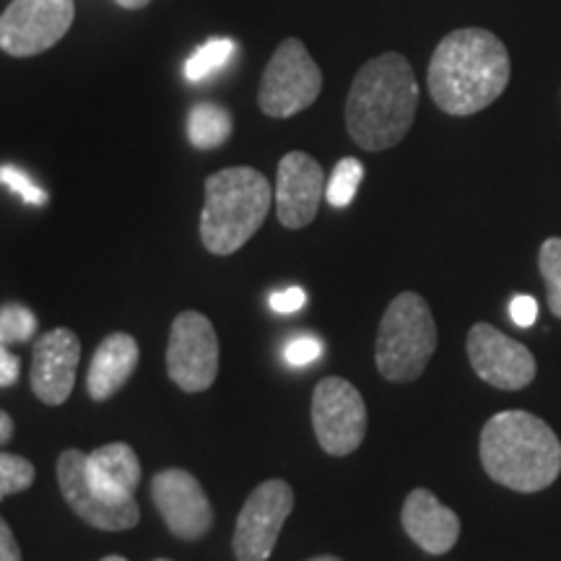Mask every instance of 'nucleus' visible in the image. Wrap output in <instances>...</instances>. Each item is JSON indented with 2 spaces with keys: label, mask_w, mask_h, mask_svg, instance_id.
<instances>
[{
  "label": "nucleus",
  "mask_w": 561,
  "mask_h": 561,
  "mask_svg": "<svg viewBox=\"0 0 561 561\" xmlns=\"http://www.w3.org/2000/svg\"><path fill=\"white\" fill-rule=\"evenodd\" d=\"M512 76L504 42L489 30H455L439 42L432 55L430 94L442 112L468 117L494 104Z\"/></svg>",
  "instance_id": "obj_1"
},
{
  "label": "nucleus",
  "mask_w": 561,
  "mask_h": 561,
  "mask_svg": "<svg viewBox=\"0 0 561 561\" xmlns=\"http://www.w3.org/2000/svg\"><path fill=\"white\" fill-rule=\"evenodd\" d=\"M419 107V83L411 62L385 53L364 62L346 100V128L364 151L398 146L411 130Z\"/></svg>",
  "instance_id": "obj_2"
},
{
  "label": "nucleus",
  "mask_w": 561,
  "mask_h": 561,
  "mask_svg": "<svg viewBox=\"0 0 561 561\" xmlns=\"http://www.w3.org/2000/svg\"><path fill=\"white\" fill-rule=\"evenodd\" d=\"M481 466L491 481L512 491L549 489L561 473V442L543 419L528 411H502L481 432Z\"/></svg>",
  "instance_id": "obj_3"
},
{
  "label": "nucleus",
  "mask_w": 561,
  "mask_h": 561,
  "mask_svg": "<svg viewBox=\"0 0 561 561\" xmlns=\"http://www.w3.org/2000/svg\"><path fill=\"white\" fill-rule=\"evenodd\" d=\"M273 203V187L252 167H229L206 180L201 214V242L210 255H234L263 227Z\"/></svg>",
  "instance_id": "obj_4"
},
{
  "label": "nucleus",
  "mask_w": 561,
  "mask_h": 561,
  "mask_svg": "<svg viewBox=\"0 0 561 561\" xmlns=\"http://www.w3.org/2000/svg\"><path fill=\"white\" fill-rule=\"evenodd\" d=\"M437 348V325L424 297L403 291L390 301L377 331V369L390 382L419 380Z\"/></svg>",
  "instance_id": "obj_5"
},
{
  "label": "nucleus",
  "mask_w": 561,
  "mask_h": 561,
  "mask_svg": "<svg viewBox=\"0 0 561 561\" xmlns=\"http://www.w3.org/2000/svg\"><path fill=\"white\" fill-rule=\"evenodd\" d=\"M322 91V70L305 42L284 39L265 66L257 104L268 117H294L312 107Z\"/></svg>",
  "instance_id": "obj_6"
},
{
  "label": "nucleus",
  "mask_w": 561,
  "mask_h": 561,
  "mask_svg": "<svg viewBox=\"0 0 561 561\" xmlns=\"http://www.w3.org/2000/svg\"><path fill=\"white\" fill-rule=\"evenodd\" d=\"M312 426L320 447L333 458L359 450L367 437V403L343 377H325L312 392Z\"/></svg>",
  "instance_id": "obj_7"
},
{
  "label": "nucleus",
  "mask_w": 561,
  "mask_h": 561,
  "mask_svg": "<svg viewBox=\"0 0 561 561\" xmlns=\"http://www.w3.org/2000/svg\"><path fill=\"white\" fill-rule=\"evenodd\" d=\"M73 0H11L0 13V50L11 58L47 53L73 24Z\"/></svg>",
  "instance_id": "obj_8"
},
{
  "label": "nucleus",
  "mask_w": 561,
  "mask_h": 561,
  "mask_svg": "<svg viewBox=\"0 0 561 561\" xmlns=\"http://www.w3.org/2000/svg\"><path fill=\"white\" fill-rule=\"evenodd\" d=\"M170 380L185 392H203L219 375V339L214 322L201 312H180L167 343Z\"/></svg>",
  "instance_id": "obj_9"
},
{
  "label": "nucleus",
  "mask_w": 561,
  "mask_h": 561,
  "mask_svg": "<svg viewBox=\"0 0 561 561\" xmlns=\"http://www.w3.org/2000/svg\"><path fill=\"white\" fill-rule=\"evenodd\" d=\"M291 510L294 491L286 481L271 479L252 489L237 517L231 541L237 561H268Z\"/></svg>",
  "instance_id": "obj_10"
},
{
  "label": "nucleus",
  "mask_w": 561,
  "mask_h": 561,
  "mask_svg": "<svg viewBox=\"0 0 561 561\" xmlns=\"http://www.w3.org/2000/svg\"><path fill=\"white\" fill-rule=\"evenodd\" d=\"M58 483L62 500L83 523L96 530H130L140 520V510L136 500L117 502L110 500L104 491L91 483L87 473V453L66 450L58 458Z\"/></svg>",
  "instance_id": "obj_11"
},
{
  "label": "nucleus",
  "mask_w": 561,
  "mask_h": 561,
  "mask_svg": "<svg viewBox=\"0 0 561 561\" xmlns=\"http://www.w3.org/2000/svg\"><path fill=\"white\" fill-rule=\"evenodd\" d=\"M468 359L476 375L496 390H523L536 377L530 348L489 322H479L468 333Z\"/></svg>",
  "instance_id": "obj_12"
},
{
  "label": "nucleus",
  "mask_w": 561,
  "mask_h": 561,
  "mask_svg": "<svg viewBox=\"0 0 561 561\" xmlns=\"http://www.w3.org/2000/svg\"><path fill=\"white\" fill-rule=\"evenodd\" d=\"M151 500L172 536L198 541L214 525V507L193 473L182 468L159 471L151 481Z\"/></svg>",
  "instance_id": "obj_13"
},
{
  "label": "nucleus",
  "mask_w": 561,
  "mask_h": 561,
  "mask_svg": "<svg viewBox=\"0 0 561 561\" xmlns=\"http://www.w3.org/2000/svg\"><path fill=\"white\" fill-rule=\"evenodd\" d=\"M325 198V172L320 161L305 151H291L278 161L273 201L276 216L286 229L310 227Z\"/></svg>",
  "instance_id": "obj_14"
},
{
  "label": "nucleus",
  "mask_w": 561,
  "mask_h": 561,
  "mask_svg": "<svg viewBox=\"0 0 561 561\" xmlns=\"http://www.w3.org/2000/svg\"><path fill=\"white\" fill-rule=\"evenodd\" d=\"M81 362V341L68 328L39 335L32 348V392L45 405H62L76 385Z\"/></svg>",
  "instance_id": "obj_15"
},
{
  "label": "nucleus",
  "mask_w": 561,
  "mask_h": 561,
  "mask_svg": "<svg viewBox=\"0 0 561 561\" xmlns=\"http://www.w3.org/2000/svg\"><path fill=\"white\" fill-rule=\"evenodd\" d=\"M403 530L421 551L442 557L458 543L460 517L445 507L430 489H413L401 512Z\"/></svg>",
  "instance_id": "obj_16"
},
{
  "label": "nucleus",
  "mask_w": 561,
  "mask_h": 561,
  "mask_svg": "<svg viewBox=\"0 0 561 561\" xmlns=\"http://www.w3.org/2000/svg\"><path fill=\"white\" fill-rule=\"evenodd\" d=\"M140 348L133 335L112 333L94 351V359L89 364L87 390L91 401H110L117 390L125 388L133 371L138 369Z\"/></svg>",
  "instance_id": "obj_17"
},
{
  "label": "nucleus",
  "mask_w": 561,
  "mask_h": 561,
  "mask_svg": "<svg viewBox=\"0 0 561 561\" xmlns=\"http://www.w3.org/2000/svg\"><path fill=\"white\" fill-rule=\"evenodd\" d=\"M87 473L96 489L110 500L128 502L136 500L140 483V460L136 450L125 442H110L87 455Z\"/></svg>",
  "instance_id": "obj_18"
},
{
  "label": "nucleus",
  "mask_w": 561,
  "mask_h": 561,
  "mask_svg": "<svg viewBox=\"0 0 561 561\" xmlns=\"http://www.w3.org/2000/svg\"><path fill=\"white\" fill-rule=\"evenodd\" d=\"M231 136V115L219 104L201 102L187 115V138L195 149H219Z\"/></svg>",
  "instance_id": "obj_19"
},
{
  "label": "nucleus",
  "mask_w": 561,
  "mask_h": 561,
  "mask_svg": "<svg viewBox=\"0 0 561 561\" xmlns=\"http://www.w3.org/2000/svg\"><path fill=\"white\" fill-rule=\"evenodd\" d=\"M234 53L237 47L231 39H224V37L208 39L206 45L198 47V50L193 53V58L185 62V79L193 83L210 79V76L219 73V70L234 58Z\"/></svg>",
  "instance_id": "obj_20"
},
{
  "label": "nucleus",
  "mask_w": 561,
  "mask_h": 561,
  "mask_svg": "<svg viewBox=\"0 0 561 561\" xmlns=\"http://www.w3.org/2000/svg\"><path fill=\"white\" fill-rule=\"evenodd\" d=\"M364 180V164L359 159L346 157L335 164V170L331 174L325 185V201L331 203L333 208H346L354 201L356 191H359Z\"/></svg>",
  "instance_id": "obj_21"
},
{
  "label": "nucleus",
  "mask_w": 561,
  "mask_h": 561,
  "mask_svg": "<svg viewBox=\"0 0 561 561\" xmlns=\"http://www.w3.org/2000/svg\"><path fill=\"white\" fill-rule=\"evenodd\" d=\"M37 333V314L24 305L0 307V343H24Z\"/></svg>",
  "instance_id": "obj_22"
},
{
  "label": "nucleus",
  "mask_w": 561,
  "mask_h": 561,
  "mask_svg": "<svg viewBox=\"0 0 561 561\" xmlns=\"http://www.w3.org/2000/svg\"><path fill=\"white\" fill-rule=\"evenodd\" d=\"M34 476H37L34 462L21 458V455L0 453V500L30 489L34 483Z\"/></svg>",
  "instance_id": "obj_23"
},
{
  "label": "nucleus",
  "mask_w": 561,
  "mask_h": 561,
  "mask_svg": "<svg viewBox=\"0 0 561 561\" xmlns=\"http://www.w3.org/2000/svg\"><path fill=\"white\" fill-rule=\"evenodd\" d=\"M538 265H541L546 289H549L551 312L561 318V237H551L543 242L538 252Z\"/></svg>",
  "instance_id": "obj_24"
},
{
  "label": "nucleus",
  "mask_w": 561,
  "mask_h": 561,
  "mask_svg": "<svg viewBox=\"0 0 561 561\" xmlns=\"http://www.w3.org/2000/svg\"><path fill=\"white\" fill-rule=\"evenodd\" d=\"M0 185L9 187L11 193H16L21 201L30 203V206H45L47 203V193L34 182L30 174L21 172L19 167L3 164L0 167Z\"/></svg>",
  "instance_id": "obj_25"
},
{
  "label": "nucleus",
  "mask_w": 561,
  "mask_h": 561,
  "mask_svg": "<svg viewBox=\"0 0 561 561\" xmlns=\"http://www.w3.org/2000/svg\"><path fill=\"white\" fill-rule=\"evenodd\" d=\"M322 351H325V346H322L318 339H312V335H299V339L286 343L284 359L289 362L291 367H307V364H314L320 359Z\"/></svg>",
  "instance_id": "obj_26"
},
{
  "label": "nucleus",
  "mask_w": 561,
  "mask_h": 561,
  "mask_svg": "<svg viewBox=\"0 0 561 561\" xmlns=\"http://www.w3.org/2000/svg\"><path fill=\"white\" fill-rule=\"evenodd\" d=\"M510 318L517 328H530L536 325L538 320V301L528 297V294H517L515 299L510 301Z\"/></svg>",
  "instance_id": "obj_27"
},
{
  "label": "nucleus",
  "mask_w": 561,
  "mask_h": 561,
  "mask_svg": "<svg viewBox=\"0 0 561 561\" xmlns=\"http://www.w3.org/2000/svg\"><path fill=\"white\" fill-rule=\"evenodd\" d=\"M305 305H307V294H305V289H299V286L276 291L271 297V310L278 312V314H291V312L301 310Z\"/></svg>",
  "instance_id": "obj_28"
},
{
  "label": "nucleus",
  "mask_w": 561,
  "mask_h": 561,
  "mask_svg": "<svg viewBox=\"0 0 561 561\" xmlns=\"http://www.w3.org/2000/svg\"><path fill=\"white\" fill-rule=\"evenodd\" d=\"M19 371H21L19 356L11 354V351L0 343V388H11V385H16Z\"/></svg>",
  "instance_id": "obj_29"
},
{
  "label": "nucleus",
  "mask_w": 561,
  "mask_h": 561,
  "mask_svg": "<svg viewBox=\"0 0 561 561\" xmlns=\"http://www.w3.org/2000/svg\"><path fill=\"white\" fill-rule=\"evenodd\" d=\"M0 561H21V549L11 525L0 517Z\"/></svg>",
  "instance_id": "obj_30"
},
{
  "label": "nucleus",
  "mask_w": 561,
  "mask_h": 561,
  "mask_svg": "<svg viewBox=\"0 0 561 561\" xmlns=\"http://www.w3.org/2000/svg\"><path fill=\"white\" fill-rule=\"evenodd\" d=\"M11 437H13V419L0 409V447H3L5 442H11Z\"/></svg>",
  "instance_id": "obj_31"
},
{
  "label": "nucleus",
  "mask_w": 561,
  "mask_h": 561,
  "mask_svg": "<svg viewBox=\"0 0 561 561\" xmlns=\"http://www.w3.org/2000/svg\"><path fill=\"white\" fill-rule=\"evenodd\" d=\"M149 3L151 0H117V5H123V9H128V11H140V9H146Z\"/></svg>",
  "instance_id": "obj_32"
},
{
  "label": "nucleus",
  "mask_w": 561,
  "mask_h": 561,
  "mask_svg": "<svg viewBox=\"0 0 561 561\" xmlns=\"http://www.w3.org/2000/svg\"><path fill=\"white\" fill-rule=\"evenodd\" d=\"M310 561H341V559L339 557H328V553H325V557H314Z\"/></svg>",
  "instance_id": "obj_33"
},
{
  "label": "nucleus",
  "mask_w": 561,
  "mask_h": 561,
  "mask_svg": "<svg viewBox=\"0 0 561 561\" xmlns=\"http://www.w3.org/2000/svg\"><path fill=\"white\" fill-rule=\"evenodd\" d=\"M102 561H128V559H123V557H104Z\"/></svg>",
  "instance_id": "obj_34"
},
{
  "label": "nucleus",
  "mask_w": 561,
  "mask_h": 561,
  "mask_svg": "<svg viewBox=\"0 0 561 561\" xmlns=\"http://www.w3.org/2000/svg\"><path fill=\"white\" fill-rule=\"evenodd\" d=\"M157 561H170V559H157Z\"/></svg>",
  "instance_id": "obj_35"
}]
</instances>
